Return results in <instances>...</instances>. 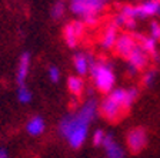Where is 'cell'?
Instances as JSON below:
<instances>
[{
	"label": "cell",
	"mask_w": 160,
	"mask_h": 158,
	"mask_svg": "<svg viewBox=\"0 0 160 158\" xmlns=\"http://www.w3.org/2000/svg\"><path fill=\"white\" fill-rule=\"evenodd\" d=\"M97 114L99 104L94 98H89L77 113L62 118V121L59 122V131L72 148L77 150L86 142L90 122L96 118Z\"/></svg>",
	"instance_id": "obj_1"
},
{
	"label": "cell",
	"mask_w": 160,
	"mask_h": 158,
	"mask_svg": "<svg viewBox=\"0 0 160 158\" xmlns=\"http://www.w3.org/2000/svg\"><path fill=\"white\" fill-rule=\"evenodd\" d=\"M89 74L92 77L94 89L103 94H109L116 87V74L112 63L104 60H94L90 66Z\"/></svg>",
	"instance_id": "obj_2"
},
{
	"label": "cell",
	"mask_w": 160,
	"mask_h": 158,
	"mask_svg": "<svg viewBox=\"0 0 160 158\" xmlns=\"http://www.w3.org/2000/svg\"><path fill=\"white\" fill-rule=\"evenodd\" d=\"M107 0H70V12L76 16L82 17V20L90 17H99L103 12Z\"/></svg>",
	"instance_id": "obj_3"
},
{
	"label": "cell",
	"mask_w": 160,
	"mask_h": 158,
	"mask_svg": "<svg viewBox=\"0 0 160 158\" xmlns=\"http://www.w3.org/2000/svg\"><path fill=\"white\" fill-rule=\"evenodd\" d=\"M99 114L102 115V117H104L107 121L116 122V121H120V120L124 117L126 110H124L119 103L114 101L110 96L106 94V97H104V98L102 100V103L99 104Z\"/></svg>",
	"instance_id": "obj_4"
},
{
	"label": "cell",
	"mask_w": 160,
	"mask_h": 158,
	"mask_svg": "<svg viewBox=\"0 0 160 158\" xmlns=\"http://www.w3.org/2000/svg\"><path fill=\"white\" fill-rule=\"evenodd\" d=\"M147 131L143 127H134L126 134V145L132 154L142 152L147 145Z\"/></svg>",
	"instance_id": "obj_5"
},
{
	"label": "cell",
	"mask_w": 160,
	"mask_h": 158,
	"mask_svg": "<svg viewBox=\"0 0 160 158\" xmlns=\"http://www.w3.org/2000/svg\"><path fill=\"white\" fill-rule=\"evenodd\" d=\"M84 29H86V26L82 20H74L63 27V39L70 49H74L79 44L80 39L84 34Z\"/></svg>",
	"instance_id": "obj_6"
},
{
	"label": "cell",
	"mask_w": 160,
	"mask_h": 158,
	"mask_svg": "<svg viewBox=\"0 0 160 158\" xmlns=\"http://www.w3.org/2000/svg\"><path fill=\"white\" fill-rule=\"evenodd\" d=\"M126 60H127V67L136 70V71H140V70L146 69V67L149 66L150 57L139 44H136Z\"/></svg>",
	"instance_id": "obj_7"
},
{
	"label": "cell",
	"mask_w": 160,
	"mask_h": 158,
	"mask_svg": "<svg viewBox=\"0 0 160 158\" xmlns=\"http://www.w3.org/2000/svg\"><path fill=\"white\" fill-rule=\"evenodd\" d=\"M136 44H137V41L132 33H122V34H119V37H117L113 50L116 51L117 56L123 57V59H127Z\"/></svg>",
	"instance_id": "obj_8"
},
{
	"label": "cell",
	"mask_w": 160,
	"mask_h": 158,
	"mask_svg": "<svg viewBox=\"0 0 160 158\" xmlns=\"http://www.w3.org/2000/svg\"><path fill=\"white\" fill-rule=\"evenodd\" d=\"M133 36H134V39H136L137 44H139V46L149 54L150 59H153L154 61L159 63L160 61V53H159V50H157V41L156 40H153L149 34L134 33Z\"/></svg>",
	"instance_id": "obj_9"
},
{
	"label": "cell",
	"mask_w": 160,
	"mask_h": 158,
	"mask_svg": "<svg viewBox=\"0 0 160 158\" xmlns=\"http://www.w3.org/2000/svg\"><path fill=\"white\" fill-rule=\"evenodd\" d=\"M160 10V0H144L140 4L134 6L136 19H149L159 14Z\"/></svg>",
	"instance_id": "obj_10"
},
{
	"label": "cell",
	"mask_w": 160,
	"mask_h": 158,
	"mask_svg": "<svg viewBox=\"0 0 160 158\" xmlns=\"http://www.w3.org/2000/svg\"><path fill=\"white\" fill-rule=\"evenodd\" d=\"M94 61V59L90 54H86V53H76L73 56V66L76 73L80 77L89 74L90 71V66L92 63Z\"/></svg>",
	"instance_id": "obj_11"
},
{
	"label": "cell",
	"mask_w": 160,
	"mask_h": 158,
	"mask_svg": "<svg viewBox=\"0 0 160 158\" xmlns=\"http://www.w3.org/2000/svg\"><path fill=\"white\" fill-rule=\"evenodd\" d=\"M106 151V157L107 158H124L126 154H124V150L120 147V144L117 141H114L113 135L106 132V137H104L103 145H102Z\"/></svg>",
	"instance_id": "obj_12"
},
{
	"label": "cell",
	"mask_w": 160,
	"mask_h": 158,
	"mask_svg": "<svg viewBox=\"0 0 160 158\" xmlns=\"http://www.w3.org/2000/svg\"><path fill=\"white\" fill-rule=\"evenodd\" d=\"M117 37H119V27L113 22H110V23L106 24L103 33H102V46L107 50L113 49L114 44H116Z\"/></svg>",
	"instance_id": "obj_13"
},
{
	"label": "cell",
	"mask_w": 160,
	"mask_h": 158,
	"mask_svg": "<svg viewBox=\"0 0 160 158\" xmlns=\"http://www.w3.org/2000/svg\"><path fill=\"white\" fill-rule=\"evenodd\" d=\"M29 71H30V54L26 51L20 56L19 64H17L16 80H17L19 87L24 86V83H26V80H27V76H29Z\"/></svg>",
	"instance_id": "obj_14"
},
{
	"label": "cell",
	"mask_w": 160,
	"mask_h": 158,
	"mask_svg": "<svg viewBox=\"0 0 160 158\" xmlns=\"http://www.w3.org/2000/svg\"><path fill=\"white\" fill-rule=\"evenodd\" d=\"M44 128H46V122H44V120L42 118L40 115L32 117L26 124V131L29 132L30 135H34V137L42 134V132L44 131Z\"/></svg>",
	"instance_id": "obj_15"
},
{
	"label": "cell",
	"mask_w": 160,
	"mask_h": 158,
	"mask_svg": "<svg viewBox=\"0 0 160 158\" xmlns=\"http://www.w3.org/2000/svg\"><path fill=\"white\" fill-rule=\"evenodd\" d=\"M67 89H69L70 94H73L74 97H80L83 94L84 90V81L80 76H70L67 79Z\"/></svg>",
	"instance_id": "obj_16"
},
{
	"label": "cell",
	"mask_w": 160,
	"mask_h": 158,
	"mask_svg": "<svg viewBox=\"0 0 160 158\" xmlns=\"http://www.w3.org/2000/svg\"><path fill=\"white\" fill-rule=\"evenodd\" d=\"M64 12H66V4H64L62 0H59V2H56V3L53 4V7L50 10V14H52V17H53L54 20H59L64 16Z\"/></svg>",
	"instance_id": "obj_17"
},
{
	"label": "cell",
	"mask_w": 160,
	"mask_h": 158,
	"mask_svg": "<svg viewBox=\"0 0 160 158\" xmlns=\"http://www.w3.org/2000/svg\"><path fill=\"white\" fill-rule=\"evenodd\" d=\"M32 91L27 89L26 86H20L19 90H17V98H19L20 103H23V104H27V103L32 101Z\"/></svg>",
	"instance_id": "obj_18"
},
{
	"label": "cell",
	"mask_w": 160,
	"mask_h": 158,
	"mask_svg": "<svg viewBox=\"0 0 160 158\" xmlns=\"http://www.w3.org/2000/svg\"><path fill=\"white\" fill-rule=\"evenodd\" d=\"M149 36L152 37L153 40H156V41H160V23H159V22H156V20L150 22Z\"/></svg>",
	"instance_id": "obj_19"
},
{
	"label": "cell",
	"mask_w": 160,
	"mask_h": 158,
	"mask_svg": "<svg viewBox=\"0 0 160 158\" xmlns=\"http://www.w3.org/2000/svg\"><path fill=\"white\" fill-rule=\"evenodd\" d=\"M104 137H106V132L103 130H96L93 132V137H92V142H93L94 147H102L103 145V141H104Z\"/></svg>",
	"instance_id": "obj_20"
},
{
	"label": "cell",
	"mask_w": 160,
	"mask_h": 158,
	"mask_svg": "<svg viewBox=\"0 0 160 158\" xmlns=\"http://www.w3.org/2000/svg\"><path fill=\"white\" fill-rule=\"evenodd\" d=\"M156 76H157L156 70H149V71H147L146 74L143 76V80H142V83H143V86H144V87H150V86H153L154 80H156Z\"/></svg>",
	"instance_id": "obj_21"
},
{
	"label": "cell",
	"mask_w": 160,
	"mask_h": 158,
	"mask_svg": "<svg viewBox=\"0 0 160 158\" xmlns=\"http://www.w3.org/2000/svg\"><path fill=\"white\" fill-rule=\"evenodd\" d=\"M47 76H49L50 81L52 83H57L60 80V70L56 66H50L47 70Z\"/></svg>",
	"instance_id": "obj_22"
},
{
	"label": "cell",
	"mask_w": 160,
	"mask_h": 158,
	"mask_svg": "<svg viewBox=\"0 0 160 158\" xmlns=\"http://www.w3.org/2000/svg\"><path fill=\"white\" fill-rule=\"evenodd\" d=\"M0 158H9V154L4 148H0Z\"/></svg>",
	"instance_id": "obj_23"
},
{
	"label": "cell",
	"mask_w": 160,
	"mask_h": 158,
	"mask_svg": "<svg viewBox=\"0 0 160 158\" xmlns=\"http://www.w3.org/2000/svg\"><path fill=\"white\" fill-rule=\"evenodd\" d=\"M159 16H160V10H159Z\"/></svg>",
	"instance_id": "obj_24"
}]
</instances>
